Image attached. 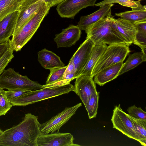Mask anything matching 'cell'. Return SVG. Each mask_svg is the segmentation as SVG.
Wrapping results in <instances>:
<instances>
[{"label":"cell","mask_w":146,"mask_h":146,"mask_svg":"<svg viewBox=\"0 0 146 146\" xmlns=\"http://www.w3.org/2000/svg\"><path fill=\"white\" fill-rule=\"evenodd\" d=\"M115 15L134 23L146 21V11L137 10L127 11L115 13Z\"/></svg>","instance_id":"d4e9b609"},{"label":"cell","mask_w":146,"mask_h":146,"mask_svg":"<svg viewBox=\"0 0 146 146\" xmlns=\"http://www.w3.org/2000/svg\"><path fill=\"white\" fill-rule=\"evenodd\" d=\"M48 5L50 8L58 5L64 0H40Z\"/></svg>","instance_id":"e575fe53"},{"label":"cell","mask_w":146,"mask_h":146,"mask_svg":"<svg viewBox=\"0 0 146 146\" xmlns=\"http://www.w3.org/2000/svg\"><path fill=\"white\" fill-rule=\"evenodd\" d=\"M25 0H0V21L9 14L19 11Z\"/></svg>","instance_id":"44dd1931"},{"label":"cell","mask_w":146,"mask_h":146,"mask_svg":"<svg viewBox=\"0 0 146 146\" xmlns=\"http://www.w3.org/2000/svg\"><path fill=\"white\" fill-rule=\"evenodd\" d=\"M82 106L81 103L70 107H66L60 112L52 117L46 122L40 124V130L42 133H52L59 131L76 113Z\"/></svg>","instance_id":"ba28073f"},{"label":"cell","mask_w":146,"mask_h":146,"mask_svg":"<svg viewBox=\"0 0 146 146\" xmlns=\"http://www.w3.org/2000/svg\"><path fill=\"white\" fill-rule=\"evenodd\" d=\"M31 91L21 88L12 89L9 90L7 91H6V94L8 99L11 102Z\"/></svg>","instance_id":"1f68e13d"},{"label":"cell","mask_w":146,"mask_h":146,"mask_svg":"<svg viewBox=\"0 0 146 146\" xmlns=\"http://www.w3.org/2000/svg\"><path fill=\"white\" fill-rule=\"evenodd\" d=\"M118 3L126 7L131 8L132 10L146 11V6H143L139 0H104L95 4L96 6L101 7L106 5Z\"/></svg>","instance_id":"603a6c76"},{"label":"cell","mask_w":146,"mask_h":146,"mask_svg":"<svg viewBox=\"0 0 146 146\" xmlns=\"http://www.w3.org/2000/svg\"><path fill=\"white\" fill-rule=\"evenodd\" d=\"M74 86L70 83L58 86L45 87L31 91L11 102L13 106H25L36 102L68 94L73 90Z\"/></svg>","instance_id":"3957f363"},{"label":"cell","mask_w":146,"mask_h":146,"mask_svg":"<svg viewBox=\"0 0 146 146\" xmlns=\"http://www.w3.org/2000/svg\"><path fill=\"white\" fill-rule=\"evenodd\" d=\"M97 0H64L57 5L58 14L62 18L74 19L81 10L94 6Z\"/></svg>","instance_id":"8fae6325"},{"label":"cell","mask_w":146,"mask_h":146,"mask_svg":"<svg viewBox=\"0 0 146 146\" xmlns=\"http://www.w3.org/2000/svg\"><path fill=\"white\" fill-rule=\"evenodd\" d=\"M67 65L64 67L53 68L50 70L45 85H48L54 84L61 80L63 78Z\"/></svg>","instance_id":"4316f807"},{"label":"cell","mask_w":146,"mask_h":146,"mask_svg":"<svg viewBox=\"0 0 146 146\" xmlns=\"http://www.w3.org/2000/svg\"><path fill=\"white\" fill-rule=\"evenodd\" d=\"M137 32L133 43L139 46L141 51L146 50V21L134 23Z\"/></svg>","instance_id":"cb8c5ba5"},{"label":"cell","mask_w":146,"mask_h":146,"mask_svg":"<svg viewBox=\"0 0 146 146\" xmlns=\"http://www.w3.org/2000/svg\"><path fill=\"white\" fill-rule=\"evenodd\" d=\"M68 73H74L75 74V68L72 58H71L65 72L64 74Z\"/></svg>","instance_id":"836d02e7"},{"label":"cell","mask_w":146,"mask_h":146,"mask_svg":"<svg viewBox=\"0 0 146 146\" xmlns=\"http://www.w3.org/2000/svg\"><path fill=\"white\" fill-rule=\"evenodd\" d=\"M142 52H136L130 54L126 62L123 63L119 74L120 75L137 66L143 62L146 61Z\"/></svg>","instance_id":"7402d4cb"},{"label":"cell","mask_w":146,"mask_h":146,"mask_svg":"<svg viewBox=\"0 0 146 146\" xmlns=\"http://www.w3.org/2000/svg\"><path fill=\"white\" fill-rule=\"evenodd\" d=\"M0 87L8 90L21 88L31 91L45 88L39 83L32 80L27 76H23L9 68L4 70L0 76Z\"/></svg>","instance_id":"8992f818"},{"label":"cell","mask_w":146,"mask_h":146,"mask_svg":"<svg viewBox=\"0 0 146 146\" xmlns=\"http://www.w3.org/2000/svg\"><path fill=\"white\" fill-rule=\"evenodd\" d=\"M138 0L139 1H141V0Z\"/></svg>","instance_id":"8d00e7d4"},{"label":"cell","mask_w":146,"mask_h":146,"mask_svg":"<svg viewBox=\"0 0 146 146\" xmlns=\"http://www.w3.org/2000/svg\"><path fill=\"white\" fill-rule=\"evenodd\" d=\"M50 8L46 4L24 24L15 35L12 36L11 42L14 51H20L31 40L48 13Z\"/></svg>","instance_id":"7a4b0ae2"},{"label":"cell","mask_w":146,"mask_h":146,"mask_svg":"<svg viewBox=\"0 0 146 146\" xmlns=\"http://www.w3.org/2000/svg\"><path fill=\"white\" fill-rule=\"evenodd\" d=\"M99 92H95L91 96L87 105L85 107L89 119L96 117L97 113Z\"/></svg>","instance_id":"484cf974"},{"label":"cell","mask_w":146,"mask_h":146,"mask_svg":"<svg viewBox=\"0 0 146 146\" xmlns=\"http://www.w3.org/2000/svg\"><path fill=\"white\" fill-rule=\"evenodd\" d=\"M11 44V40L9 42L0 43V59Z\"/></svg>","instance_id":"d6a6232c"},{"label":"cell","mask_w":146,"mask_h":146,"mask_svg":"<svg viewBox=\"0 0 146 146\" xmlns=\"http://www.w3.org/2000/svg\"><path fill=\"white\" fill-rule=\"evenodd\" d=\"M14 51L11 43L9 47L6 50L0 59V76L9 63L14 58Z\"/></svg>","instance_id":"f1b7e54d"},{"label":"cell","mask_w":146,"mask_h":146,"mask_svg":"<svg viewBox=\"0 0 146 146\" xmlns=\"http://www.w3.org/2000/svg\"><path fill=\"white\" fill-rule=\"evenodd\" d=\"M46 4L40 0H25L19 9L16 26L12 36L15 35L24 24Z\"/></svg>","instance_id":"9c48e42d"},{"label":"cell","mask_w":146,"mask_h":146,"mask_svg":"<svg viewBox=\"0 0 146 146\" xmlns=\"http://www.w3.org/2000/svg\"><path fill=\"white\" fill-rule=\"evenodd\" d=\"M94 44L91 40L86 39L72 57L75 68V79L80 75L88 63Z\"/></svg>","instance_id":"5bb4252c"},{"label":"cell","mask_w":146,"mask_h":146,"mask_svg":"<svg viewBox=\"0 0 146 146\" xmlns=\"http://www.w3.org/2000/svg\"><path fill=\"white\" fill-rule=\"evenodd\" d=\"M123 62H121L106 67L94 76V83L100 86L116 78L118 76Z\"/></svg>","instance_id":"ac0fdd59"},{"label":"cell","mask_w":146,"mask_h":146,"mask_svg":"<svg viewBox=\"0 0 146 146\" xmlns=\"http://www.w3.org/2000/svg\"><path fill=\"white\" fill-rule=\"evenodd\" d=\"M12 106L7 97L6 91L0 87V116L5 115Z\"/></svg>","instance_id":"f546056e"},{"label":"cell","mask_w":146,"mask_h":146,"mask_svg":"<svg viewBox=\"0 0 146 146\" xmlns=\"http://www.w3.org/2000/svg\"><path fill=\"white\" fill-rule=\"evenodd\" d=\"M37 116L28 113L19 124L3 131L0 135V146H37L42 133Z\"/></svg>","instance_id":"6da1fadb"},{"label":"cell","mask_w":146,"mask_h":146,"mask_svg":"<svg viewBox=\"0 0 146 146\" xmlns=\"http://www.w3.org/2000/svg\"><path fill=\"white\" fill-rule=\"evenodd\" d=\"M3 131L0 129V135L2 134Z\"/></svg>","instance_id":"d590c367"},{"label":"cell","mask_w":146,"mask_h":146,"mask_svg":"<svg viewBox=\"0 0 146 146\" xmlns=\"http://www.w3.org/2000/svg\"><path fill=\"white\" fill-rule=\"evenodd\" d=\"M81 34V30L77 25H70L56 34L54 40L58 48L70 47L79 40Z\"/></svg>","instance_id":"9a60e30c"},{"label":"cell","mask_w":146,"mask_h":146,"mask_svg":"<svg viewBox=\"0 0 146 146\" xmlns=\"http://www.w3.org/2000/svg\"><path fill=\"white\" fill-rule=\"evenodd\" d=\"M111 121L113 128L119 131L128 137L139 141V138L132 121L128 114L122 110L120 104L115 106Z\"/></svg>","instance_id":"52a82bcc"},{"label":"cell","mask_w":146,"mask_h":146,"mask_svg":"<svg viewBox=\"0 0 146 146\" xmlns=\"http://www.w3.org/2000/svg\"><path fill=\"white\" fill-rule=\"evenodd\" d=\"M19 11L11 13L0 21V43L9 42L16 26Z\"/></svg>","instance_id":"e0dca14e"},{"label":"cell","mask_w":146,"mask_h":146,"mask_svg":"<svg viewBox=\"0 0 146 146\" xmlns=\"http://www.w3.org/2000/svg\"><path fill=\"white\" fill-rule=\"evenodd\" d=\"M129 46L124 43L109 45L94 67L91 74L92 78L103 69L121 62H123L130 52Z\"/></svg>","instance_id":"5b68a950"},{"label":"cell","mask_w":146,"mask_h":146,"mask_svg":"<svg viewBox=\"0 0 146 146\" xmlns=\"http://www.w3.org/2000/svg\"><path fill=\"white\" fill-rule=\"evenodd\" d=\"M38 60L41 66L46 69L50 70L65 66L59 56L45 48L38 52Z\"/></svg>","instance_id":"d6986e66"},{"label":"cell","mask_w":146,"mask_h":146,"mask_svg":"<svg viewBox=\"0 0 146 146\" xmlns=\"http://www.w3.org/2000/svg\"><path fill=\"white\" fill-rule=\"evenodd\" d=\"M114 5L112 4L104 5L90 14L81 16L77 25L81 30L86 31L92 25L101 19L111 15V8Z\"/></svg>","instance_id":"2e32d148"},{"label":"cell","mask_w":146,"mask_h":146,"mask_svg":"<svg viewBox=\"0 0 146 146\" xmlns=\"http://www.w3.org/2000/svg\"><path fill=\"white\" fill-rule=\"evenodd\" d=\"M140 141L146 140V120L137 119L129 116Z\"/></svg>","instance_id":"83f0119b"},{"label":"cell","mask_w":146,"mask_h":146,"mask_svg":"<svg viewBox=\"0 0 146 146\" xmlns=\"http://www.w3.org/2000/svg\"><path fill=\"white\" fill-rule=\"evenodd\" d=\"M73 136L70 133L59 132L48 134L41 133L37 140V146H77Z\"/></svg>","instance_id":"7c38bea8"},{"label":"cell","mask_w":146,"mask_h":146,"mask_svg":"<svg viewBox=\"0 0 146 146\" xmlns=\"http://www.w3.org/2000/svg\"><path fill=\"white\" fill-rule=\"evenodd\" d=\"M110 15L101 19L92 25L85 31L87 35L86 39H90L94 44H125L112 28L108 18Z\"/></svg>","instance_id":"277c9868"},{"label":"cell","mask_w":146,"mask_h":146,"mask_svg":"<svg viewBox=\"0 0 146 146\" xmlns=\"http://www.w3.org/2000/svg\"><path fill=\"white\" fill-rule=\"evenodd\" d=\"M91 76L81 75L76 78L73 91L78 95L85 107L91 95L97 92L96 86Z\"/></svg>","instance_id":"4fadbf2b"},{"label":"cell","mask_w":146,"mask_h":146,"mask_svg":"<svg viewBox=\"0 0 146 146\" xmlns=\"http://www.w3.org/2000/svg\"><path fill=\"white\" fill-rule=\"evenodd\" d=\"M107 46L106 44H94L88 61L80 76L85 75L91 76L94 67Z\"/></svg>","instance_id":"ffe728a7"},{"label":"cell","mask_w":146,"mask_h":146,"mask_svg":"<svg viewBox=\"0 0 146 146\" xmlns=\"http://www.w3.org/2000/svg\"><path fill=\"white\" fill-rule=\"evenodd\" d=\"M108 18L112 28L125 43L129 46L133 43L137 32L135 24L121 18L115 19L112 15Z\"/></svg>","instance_id":"30bf717a"},{"label":"cell","mask_w":146,"mask_h":146,"mask_svg":"<svg viewBox=\"0 0 146 146\" xmlns=\"http://www.w3.org/2000/svg\"><path fill=\"white\" fill-rule=\"evenodd\" d=\"M128 115L136 119L146 120V113L140 107L135 105L129 107L127 109Z\"/></svg>","instance_id":"4dcf8cb0"}]
</instances>
